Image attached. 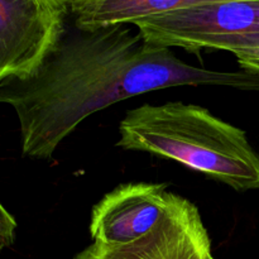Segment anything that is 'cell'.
Here are the masks:
<instances>
[{"label":"cell","mask_w":259,"mask_h":259,"mask_svg":"<svg viewBox=\"0 0 259 259\" xmlns=\"http://www.w3.org/2000/svg\"><path fill=\"white\" fill-rule=\"evenodd\" d=\"M175 86L259 91L258 71L189 65L147 42L133 24L67 25L37 70L0 82V103L14 109L24 156L47 161L93 114L133 96Z\"/></svg>","instance_id":"6da1fadb"},{"label":"cell","mask_w":259,"mask_h":259,"mask_svg":"<svg viewBox=\"0 0 259 259\" xmlns=\"http://www.w3.org/2000/svg\"><path fill=\"white\" fill-rule=\"evenodd\" d=\"M116 146L179 162L235 191L259 190V154L245 132L199 105L143 104L121 119Z\"/></svg>","instance_id":"7a4b0ae2"},{"label":"cell","mask_w":259,"mask_h":259,"mask_svg":"<svg viewBox=\"0 0 259 259\" xmlns=\"http://www.w3.org/2000/svg\"><path fill=\"white\" fill-rule=\"evenodd\" d=\"M151 45L228 51L234 55L259 48V0H225L154 15L134 23Z\"/></svg>","instance_id":"3957f363"},{"label":"cell","mask_w":259,"mask_h":259,"mask_svg":"<svg viewBox=\"0 0 259 259\" xmlns=\"http://www.w3.org/2000/svg\"><path fill=\"white\" fill-rule=\"evenodd\" d=\"M67 14L60 0H0V82L37 70L65 30Z\"/></svg>","instance_id":"277c9868"},{"label":"cell","mask_w":259,"mask_h":259,"mask_svg":"<svg viewBox=\"0 0 259 259\" xmlns=\"http://www.w3.org/2000/svg\"><path fill=\"white\" fill-rule=\"evenodd\" d=\"M211 258V240L196 205L172 192L166 214L148 234L126 244L94 242L72 259Z\"/></svg>","instance_id":"5b68a950"},{"label":"cell","mask_w":259,"mask_h":259,"mask_svg":"<svg viewBox=\"0 0 259 259\" xmlns=\"http://www.w3.org/2000/svg\"><path fill=\"white\" fill-rule=\"evenodd\" d=\"M167 184H124L94 206L90 234L106 245L132 243L154 229L166 214L172 192Z\"/></svg>","instance_id":"8992f818"},{"label":"cell","mask_w":259,"mask_h":259,"mask_svg":"<svg viewBox=\"0 0 259 259\" xmlns=\"http://www.w3.org/2000/svg\"><path fill=\"white\" fill-rule=\"evenodd\" d=\"M225 0H101L91 10L73 18L80 28H98L111 24H134L154 15Z\"/></svg>","instance_id":"52a82bcc"},{"label":"cell","mask_w":259,"mask_h":259,"mask_svg":"<svg viewBox=\"0 0 259 259\" xmlns=\"http://www.w3.org/2000/svg\"><path fill=\"white\" fill-rule=\"evenodd\" d=\"M17 222L0 202V250L10 247L15 239Z\"/></svg>","instance_id":"ba28073f"},{"label":"cell","mask_w":259,"mask_h":259,"mask_svg":"<svg viewBox=\"0 0 259 259\" xmlns=\"http://www.w3.org/2000/svg\"><path fill=\"white\" fill-rule=\"evenodd\" d=\"M60 2L65 5L68 14L72 15V18H76L93 9L101 0H60Z\"/></svg>","instance_id":"9c48e42d"},{"label":"cell","mask_w":259,"mask_h":259,"mask_svg":"<svg viewBox=\"0 0 259 259\" xmlns=\"http://www.w3.org/2000/svg\"><path fill=\"white\" fill-rule=\"evenodd\" d=\"M235 57L238 58V62H239L240 67L248 65H259V48L254 51H249V52L235 55Z\"/></svg>","instance_id":"30bf717a"},{"label":"cell","mask_w":259,"mask_h":259,"mask_svg":"<svg viewBox=\"0 0 259 259\" xmlns=\"http://www.w3.org/2000/svg\"><path fill=\"white\" fill-rule=\"evenodd\" d=\"M243 70H248V71H259V65H248V66H243Z\"/></svg>","instance_id":"8fae6325"},{"label":"cell","mask_w":259,"mask_h":259,"mask_svg":"<svg viewBox=\"0 0 259 259\" xmlns=\"http://www.w3.org/2000/svg\"><path fill=\"white\" fill-rule=\"evenodd\" d=\"M211 259H215V258H214V257H212V258H211Z\"/></svg>","instance_id":"7c38bea8"}]
</instances>
